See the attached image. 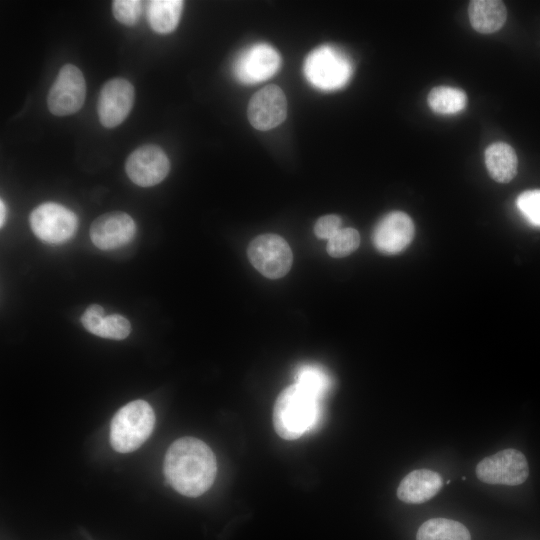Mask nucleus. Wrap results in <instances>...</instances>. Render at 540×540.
I'll use <instances>...</instances> for the list:
<instances>
[{
	"mask_svg": "<svg viewBox=\"0 0 540 540\" xmlns=\"http://www.w3.org/2000/svg\"><path fill=\"white\" fill-rule=\"evenodd\" d=\"M485 165L493 180L508 183L517 173L518 159L510 145L496 142L485 150Z\"/></svg>",
	"mask_w": 540,
	"mask_h": 540,
	"instance_id": "f3484780",
	"label": "nucleus"
},
{
	"mask_svg": "<svg viewBox=\"0 0 540 540\" xmlns=\"http://www.w3.org/2000/svg\"><path fill=\"white\" fill-rule=\"evenodd\" d=\"M321 417V400L294 383L277 397L273 425L283 439L295 440L314 429Z\"/></svg>",
	"mask_w": 540,
	"mask_h": 540,
	"instance_id": "f03ea898",
	"label": "nucleus"
},
{
	"mask_svg": "<svg viewBox=\"0 0 540 540\" xmlns=\"http://www.w3.org/2000/svg\"><path fill=\"white\" fill-rule=\"evenodd\" d=\"M142 2L138 0L113 1L112 11L116 20L124 25H135L141 15Z\"/></svg>",
	"mask_w": 540,
	"mask_h": 540,
	"instance_id": "393cba45",
	"label": "nucleus"
},
{
	"mask_svg": "<svg viewBox=\"0 0 540 540\" xmlns=\"http://www.w3.org/2000/svg\"><path fill=\"white\" fill-rule=\"evenodd\" d=\"M133 103V85L124 78L110 79L99 94L97 111L100 123L106 128L120 125L129 115Z\"/></svg>",
	"mask_w": 540,
	"mask_h": 540,
	"instance_id": "9b49d317",
	"label": "nucleus"
},
{
	"mask_svg": "<svg viewBox=\"0 0 540 540\" xmlns=\"http://www.w3.org/2000/svg\"><path fill=\"white\" fill-rule=\"evenodd\" d=\"M86 96L85 79L78 67L64 65L47 96L49 111L56 116H66L81 109Z\"/></svg>",
	"mask_w": 540,
	"mask_h": 540,
	"instance_id": "6e6552de",
	"label": "nucleus"
},
{
	"mask_svg": "<svg viewBox=\"0 0 540 540\" xmlns=\"http://www.w3.org/2000/svg\"><path fill=\"white\" fill-rule=\"evenodd\" d=\"M247 255L251 264L270 279L285 276L293 261L290 246L276 234H263L254 238L247 248Z\"/></svg>",
	"mask_w": 540,
	"mask_h": 540,
	"instance_id": "39448f33",
	"label": "nucleus"
},
{
	"mask_svg": "<svg viewBox=\"0 0 540 540\" xmlns=\"http://www.w3.org/2000/svg\"><path fill=\"white\" fill-rule=\"evenodd\" d=\"M183 1L180 0H153L148 5V20L151 28L160 33L167 34L177 27Z\"/></svg>",
	"mask_w": 540,
	"mask_h": 540,
	"instance_id": "a211bd4d",
	"label": "nucleus"
},
{
	"mask_svg": "<svg viewBox=\"0 0 540 540\" xmlns=\"http://www.w3.org/2000/svg\"><path fill=\"white\" fill-rule=\"evenodd\" d=\"M468 15L471 26L479 33L490 34L505 23L507 11L498 0H473L469 3Z\"/></svg>",
	"mask_w": 540,
	"mask_h": 540,
	"instance_id": "dca6fc26",
	"label": "nucleus"
},
{
	"mask_svg": "<svg viewBox=\"0 0 540 540\" xmlns=\"http://www.w3.org/2000/svg\"><path fill=\"white\" fill-rule=\"evenodd\" d=\"M360 244L359 232L354 228H341L328 240L326 250L331 257L342 258L354 252Z\"/></svg>",
	"mask_w": 540,
	"mask_h": 540,
	"instance_id": "4be33fe9",
	"label": "nucleus"
},
{
	"mask_svg": "<svg viewBox=\"0 0 540 540\" xmlns=\"http://www.w3.org/2000/svg\"><path fill=\"white\" fill-rule=\"evenodd\" d=\"M5 216H6L5 203H4V201L1 199V201H0V226H1V227L4 225V222H5Z\"/></svg>",
	"mask_w": 540,
	"mask_h": 540,
	"instance_id": "cd10ccee",
	"label": "nucleus"
},
{
	"mask_svg": "<svg viewBox=\"0 0 540 540\" xmlns=\"http://www.w3.org/2000/svg\"><path fill=\"white\" fill-rule=\"evenodd\" d=\"M136 224L125 212L113 211L97 217L90 228L93 244L102 250H112L128 244L134 237Z\"/></svg>",
	"mask_w": 540,
	"mask_h": 540,
	"instance_id": "4468645a",
	"label": "nucleus"
},
{
	"mask_svg": "<svg viewBox=\"0 0 540 540\" xmlns=\"http://www.w3.org/2000/svg\"><path fill=\"white\" fill-rule=\"evenodd\" d=\"M155 425L152 407L144 400L132 401L118 410L110 425V443L120 453L138 449Z\"/></svg>",
	"mask_w": 540,
	"mask_h": 540,
	"instance_id": "7ed1b4c3",
	"label": "nucleus"
},
{
	"mask_svg": "<svg viewBox=\"0 0 540 540\" xmlns=\"http://www.w3.org/2000/svg\"><path fill=\"white\" fill-rule=\"evenodd\" d=\"M104 317L103 307L98 304H92L83 313L81 322L87 331L96 335Z\"/></svg>",
	"mask_w": 540,
	"mask_h": 540,
	"instance_id": "bb28decb",
	"label": "nucleus"
},
{
	"mask_svg": "<svg viewBox=\"0 0 540 540\" xmlns=\"http://www.w3.org/2000/svg\"><path fill=\"white\" fill-rule=\"evenodd\" d=\"M29 222L34 234L49 244L66 242L78 227L77 216L65 206L54 202L37 206L31 212Z\"/></svg>",
	"mask_w": 540,
	"mask_h": 540,
	"instance_id": "423d86ee",
	"label": "nucleus"
},
{
	"mask_svg": "<svg viewBox=\"0 0 540 540\" xmlns=\"http://www.w3.org/2000/svg\"><path fill=\"white\" fill-rule=\"evenodd\" d=\"M416 540H471V536L468 529L458 521L432 518L419 527Z\"/></svg>",
	"mask_w": 540,
	"mask_h": 540,
	"instance_id": "6ab92c4d",
	"label": "nucleus"
},
{
	"mask_svg": "<svg viewBox=\"0 0 540 540\" xmlns=\"http://www.w3.org/2000/svg\"><path fill=\"white\" fill-rule=\"evenodd\" d=\"M281 64V58L272 46L257 43L244 49L236 58L233 71L238 81L256 84L272 77Z\"/></svg>",
	"mask_w": 540,
	"mask_h": 540,
	"instance_id": "1a4fd4ad",
	"label": "nucleus"
},
{
	"mask_svg": "<svg viewBox=\"0 0 540 540\" xmlns=\"http://www.w3.org/2000/svg\"><path fill=\"white\" fill-rule=\"evenodd\" d=\"M516 204L531 224L540 226V189L524 191L518 196Z\"/></svg>",
	"mask_w": 540,
	"mask_h": 540,
	"instance_id": "b1692460",
	"label": "nucleus"
},
{
	"mask_svg": "<svg viewBox=\"0 0 540 540\" xmlns=\"http://www.w3.org/2000/svg\"><path fill=\"white\" fill-rule=\"evenodd\" d=\"M528 474L525 456L513 448L485 457L476 466L477 478L487 484L516 486L522 484Z\"/></svg>",
	"mask_w": 540,
	"mask_h": 540,
	"instance_id": "0eeeda50",
	"label": "nucleus"
},
{
	"mask_svg": "<svg viewBox=\"0 0 540 540\" xmlns=\"http://www.w3.org/2000/svg\"><path fill=\"white\" fill-rule=\"evenodd\" d=\"M415 228L412 219L402 211L386 214L374 227L372 241L383 254H397L412 241Z\"/></svg>",
	"mask_w": 540,
	"mask_h": 540,
	"instance_id": "ddd939ff",
	"label": "nucleus"
},
{
	"mask_svg": "<svg viewBox=\"0 0 540 540\" xmlns=\"http://www.w3.org/2000/svg\"><path fill=\"white\" fill-rule=\"evenodd\" d=\"M303 70L311 85L330 91L343 87L349 81L352 64L339 49L322 45L307 56Z\"/></svg>",
	"mask_w": 540,
	"mask_h": 540,
	"instance_id": "20e7f679",
	"label": "nucleus"
},
{
	"mask_svg": "<svg viewBox=\"0 0 540 540\" xmlns=\"http://www.w3.org/2000/svg\"><path fill=\"white\" fill-rule=\"evenodd\" d=\"M342 221L337 215L330 214L320 217L314 225V233L320 239L329 240L341 229Z\"/></svg>",
	"mask_w": 540,
	"mask_h": 540,
	"instance_id": "a878e982",
	"label": "nucleus"
},
{
	"mask_svg": "<svg viewBox=\"0 0 540 540\" xmlns=\"http://www.w3.org/2000/svg\"><path fill=\"white\" fill-rule=\"evenodd\" d=\"M216 473V457L200 439L182 437L173 442L166 452L165 477L184 496L202 495L213 484Z\"/></svg>",
	"mask_w": 540,
	"mask_h": 540,
	"instance_id": "f257e3e1",
	"label": "nucleus"
},
{
	"mask_svg": "<svg viewBox=\"0 0 540 540\" xmlns=\"http://www.w3.org/2000/svg\"><path fill=\"white\" fill-rule=\"evenodd\" d=\"M442 486L443 480L439 473L429 469H417L401 480L397 497L408 504H422L433 498Z\"/></svg>",
	"mask_w": 540,
	"mask_h": 540,
	"instance_id": "2eb2a0df",
	"label": "nucleus"
},
{
	"mask_svg": "<svg viewBox=\"0 0 540 540\" xmlns=\"http://www.w3.org/2000/svg\"><path fill=\"white\" fill-rule=\"evenodd\" d=\"M125 170L130 180L141 187H151L168 175L170 161L157 145L146 144L135 149L127 158Z\"/></svg>",
	"mask_w": 540,
	"mask_h": 540,
	"instance_id": "9d476101",
	"label": "nucleus"
},
{
	"mask_svg": "<svg viewBox=\"0 0 540 540\" xmlns=\"http://www.w3.org/2000/svg\"><path fill=\"white\" fill-rule=\"evenodd\" d=\"M427 101L433 112L449 115L458 113L465 108L467 96L461 89L437 86L429 92Z\"/></svg>",
	"mask_w": 540,
	"mask_h": 540,
	"instance_id": "aec40b11",
	"label": "nucleus"
},
{
	"mask_svg": "<svg viewBox=\"0 0 540 540\" xmlns=\"http://www.w3.org/2000/svg\"><path fill=\"white\" fill-rule=\"evenodd\" d=\"M287 115V101L283 90L269 84L257 91L250 99L247 116L257 130L267 131L280 125Z\"/></svg>",
	"mask_w": 540,
	"mask_h": 540,
	"instance_id": "f8f14e48",
	"label": "nucleus"
},
{
	"mask_svg": "<svg viewBox=\"0 0 540 540\" xmlns=\"http://www.w3.org/2000/svg\"><path fill=\"white\" fill-rule=\"evenodd\" d=\"M131 331L130 322L119 314L104 317L100 323L97 336L114 340L126 338Z\"/></svg>",
	"mask_w": 540,
	"mask_h": 540,
	"instance_id": "5701e85b",
	"label": "nucleus"
},
{
	"mask_svg": "<svg viewBox=\"0 0 540 540\" xmlns=\"http://www.w3.org/2000/svg\"><path fill=\"white\" fill-rule=\"evenodd\" d=\"M295 383L322 400L330 390L332 381L327 371L320 365L307 363L295 371Z\"/></svg>",
	"mask_w": 540,
	"mask_h": 540,
	"instance_id": "412c9836",
	"label": "nucleus"
}]
</instances>
